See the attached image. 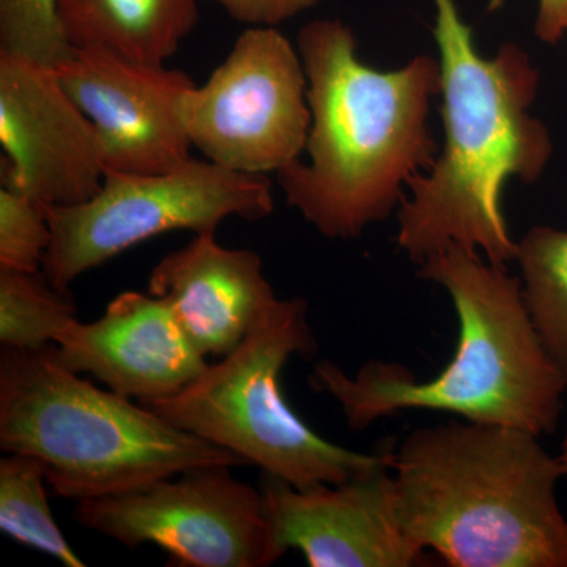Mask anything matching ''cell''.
Returning <instances> with one entry per match:
<instances>
[{
    "label": "cell",
    "mask_w": 567,
    "mask_h": 567,
    "mask_svg": "<svg viewBox=\"0 0 567 567\" xmlns=\"http://www.w3.org/2000/svg\"><path fill=\"white\" fill-rule=\"evenodd\" d=\"M434 7L445 144L431 169L409 183L395 244L417 267L456 245L507 268L517 241L503 213L505 183L539 181L554 155L550 132L529 112L539 70L516 43L484 58L456 0Z\"/></svg>",
    "instance_id": "obj_1"
},
{
    "label": "cell",
    "mask_w": 567,
    "mask_h": 567,
    "mask_svg": "<svg viewBox=\"0 0 567 567\" xmlns=\"http://www.w3.org/2000/svg\"><path fill=\"white\" fill-rule=\"evenodd\" d=\"M297 48L308 78L309 162L279 171L278 183L317 233L352 240L398 212L409 183L435 163L429 112L442 92L440 62L420 54L399 70L372 69L341 20L309 22Z\"/></svg>",
    "instance_id": "obj_2"
},
{
    "label": "cell",
    "mask_w": 567,
    "mask_h": 567,
    "mask_svg": "<svg viewBox=\"0 0 567 567\" xmlns=\"http://www.w3.org/2000/svg\"><path fill=\"white\" fill-rule=\"evenodd\" d=\"M417 268L456 311V352L446 368L417 382L401 364L372 360L347 375L320 361L311 385L338 402L354 431L404 410H431L537 436L554 432L567 385L537 334L520 278L456 245Z\"/></svg>",
    "instance_id": "obj_3"
},
{
    "label": "cell",
    "mask_w": 567,
    "mask_h": 567,
    "mask_svg": "<svg viewBox=\"0 0 567 567\" xmlns=\"http://www.w3.org/2000/svg\"><path fill=\"white\" fill-rule=\"evenodd\" d=\"M395 511L406 539L453 567H567L558 456L539 436L451 421L391 447Z\"/></svg>",
    "instance_id": "obj_4"
},
{
    "label": "cell",
    "mask_w": 567,
    "mask_h": 567,
    "mask_svg": "<svg viewBox=\"0 0 567 567\" xmlns=\"http://www.w3.org/2000/svg\"><path fill=\"white\" fill-rule=\"evenodd\" d=\"M54 346V344H52ZM39 352L0 347V447L39 458L54 494L102 498L203 465H245Z\"/></svg>",
    "instance_id": "obj_5"
},
{
    "label": "cell",
    "mask_w": 567,
    "mask_h": 567,
    "mask_svg": "<svg viewBox=\"0 0 567 567\" xmlns=\"http://www.w3.org/2000/svg\"><path fill=\"white\" fill-rule=\"evenodd\" d=\"M316 350L308 301L279 298L237 349L181 393L137 404L298 488L346 483L390 464L391 447L364 454L334 445L287 404L284 368L293 354Z\"/></svg>",
    "instance_id": "obj_6"
},
{
    "label": "cell",
    "mask_w": 567,
    "mask_h": 567,
    "mask_svg": "<svg viewBox=\"0 0 567 567\" xmlns=\"http://www.w3.org/2000/svg\"><path fill=\"white\" fill-rule=\"evenodd\" d=\"M275 210L267 175L189 158L162 174L107 171L100 192L78 205H47L52 241L43 275L58 289L142 241L174 230L216 234L230 216L259 221Z\"/></svg>",
    "instance_id": "obj_7"
},
{
    "label": "cell",
    "mask_w": 567,
    "mask_h": 567,
    "mask_svg": "<svg viewBox=\"0 0 567 567\" xmlns=\"http://www.w3.org/2000/svg\"><path fill=\"white\" fill-rule=\"evenodd\" d=\"M300 52L271 25L246 29L204 85L182 104L193 147L237 173L278 174L301 159L311 111Z\"/></svg>",
    "instance_id": "obj_8"
},
{
    "label": "cell",
    "mask_w": 567,
    "mask_h": 567,
    "mask_svg": "<svg viewBox=\"0 0 567 567\" xmlns=\"http://www.w3.org/2000/svg\"><path fill=\"white\" fill-rule=\"evenodd\" d=\"M230 465H203L141 488L82 499V527L128 548L155 544L171 566L267 567L278 561L260 487Z\"/></svg>",
    "instance_id": "obj_9"
},
{
    "label": "cell",
    "mask_w": 567,
    "mask_h": 567,
    "mask_svg": "<svg viewBox=\"0 0 567 567\" xmlns=\"http://www.w3.org/2000/svg\"><path fill=\"white\" fill-rule=\"evenodd\" d=\"M2 188L44 205L92 199L104 174L99 133L50 66L0 52Z\"/></svg>",
    "instance_id": "obj_10"
},
{
    "label": "cell",
    "mask_w": 567,
    "mask_h": 567,
    "mask_svg": "<svg viewBox=\"0 0 567 567\" xmlns=\"http://www.w3.org/2000/svg\"><path fill=\"white\" fill-rule=\"evenodd\" d=\"M54 70L95 125L106 173L162 174L192 158L182 104L196 82L185 71L103 50H74Z\"/></svg>",
    "instance_id": "obj_11"
},
{
    "label": "cell",
    "mask_w": 567,
    "mask_h": 567,
    "mask_svg": "<svg viewBox=\"0 0 567 567\" xmlns=\"http://www.w3.org/2000/svg\"><path fill=\"white\" fill-rule=\"evenodd\" d=\"M259 487L278 558L295 548L311 567L425 565L399 524L391 462L346 483L305 488L262 473Z\"/></svg>",
    "instance_id": "obj_12"
},
{
    "label": "cell",
    "mask_w": 567,
    "mask_h": 567,
    "mask_svg": "<svg viewBox=\"0 0 567 567\" xmlns=\"http://www.w3.org/2000/svg\"><path fill=\"white\" fill-rule=\"evenodd\" d=\"M52 354L71 372L91 374L137 402L173 398L208 365L171 305L134 290L117 295L100 319L71 324Z\"/></svg>",
    "instance_id": "obj_13"
},
{
    "label": "cell",
    "mask_w": 567,
    "mask_h": 567,
    "mask_svg": "<svg viewBox=\"0 0 567 567\" xmlns=\"http://www.w3.org/2000/svg\"><path fill=\"white\" fill-rule=\"evenodd\" d=\"M148 293L164 298L204 357H226L276 303L262 257L224 248L215 234H197L166 254L148 278Z\"/></svg>",
    "instance_id": "obj_14"
},
{
    "label": "cell",
    "mask_w": 567,
    "mask_h": 567,
    "mask_svg": "<svg viewBox=\"0 0 567 567\" xmlns=\"http://www.w3.org/2000/svg\"><path fill=\"white\" fill-rule=\"evenodd\" d=\"M204 0H59L74 50H103L128 61L164 65L199 22Z\"/></svg>",
    "instance_id": "obj_15"
},
{
    "label": "cell",
    "mask_w": 567,
    "mask_h": 567,
    "mask_svg": "<svg viewBox=\"0 0 567 567\" xmlns=\"http://www.w3.org/2000/svg\"><path fill=\"white\" fill-rule=\"evenodd\" d=\"M516 262L537 334L567 385V230L532 227L517 241Z\"/></svg>",
    "instance_id": "obj_16"
},
{
    "label": "cell",
    "mask_w": 567,
    "mask_h": 567,
    "mask_svg": "<svg viewBox=\"0 0 567 567\" xmlns=\"http://www.w3.org/2000/svg\"><path fill=\"white\" fill-rule=\"evenodd\" d=\"M39 458L7 454L0 458V529L22 546L35 548L66 567H84L55 524Z\"/></svg>",
    "instance_id": "obj_17"
},
{
    "label": "cell",
    "mask_w": 567,
    "mask_h": 567,
    "mask_svg": "<svg viewBox=\"0 0 567 567\" xmlns=\"http://www.w3.org/2000/svg\"><path fill=\"white\" fill-rule=\"evenodd\" d=\"M78 322L70 289L52 286L43 271L0 268V346L39 352Z\"/></svg>",
    "instance_id": "obj_18"
},
{
    "label": "cell",
    "mask_w": 567,
    "mask_h": 567,
    "mask_svg": "<svg viewBox=\"0 0 567 567\" xmlns=\"http://www.w3.org/2000/svg\"><path fill=\"white\" fill-rule=\"evenodd\" d=\"M0 52L58 69L74 52L59 0H0Z\"/></svg>",
    "instance_id": "obj_19"
},
{
    "label": "cell",
    "mask_w": 567,
    "mask_h": 567,
    "mask_svg": "<svg viewBox=\"0 0 567 567\" xmlns=\"http://www.w3.org/2000/svg\"><path fill=\"white\" fill-rule=\"evenodd\" d=\"M51 241L47 205L25 194L0 189V268L41 271Z\"/></svg>",
    "instance_id": "obj_20"
},
{
    "label": "cell",
    "mask_w": 567,
    "mask_h": 567,
    "mask_svg": "<svg viewBox=\"0 0 567 567\" xmlns=\"http://www.w3.org/2000/svg\"><path fill=\"white\" fill-rule=\"evenodd\" d=\"M221 7L233 20L249 25H276L315 9L320 0H204Z\"/></svg>",
    "instance_id": "obj_21"
},
{
    "label": "cell",
    "mask_w": 567,
    "mask_h": 567,
    "mask_svg": "<svg viewBox=\"0 0 567 567\" xmlns=\"http://www.w3.org/2000/svg\"><path fill=\"white\" fill-rule=\"evenodd\" d=\"M567 32V0H539L535 33L546 44H557Z\"/></svg>",
    "instance_id": "obj_22"
},
{
    "label": "cell",
    "mask_w": 567,
    "mask_h": 567,
    "mask_svg": "<svg viewBox=\"0 0 567 567\" xmlns=\"http://www.w3.org/2000/svg\"><path fill=\"white\" fill-rule=\"evenodd\" d=\"M558 458L563 468V477L567 480V434L565 440H563L561 451H559Z\"/></svg>",
    "instance_id": "obj_23"
}]
</instances>
